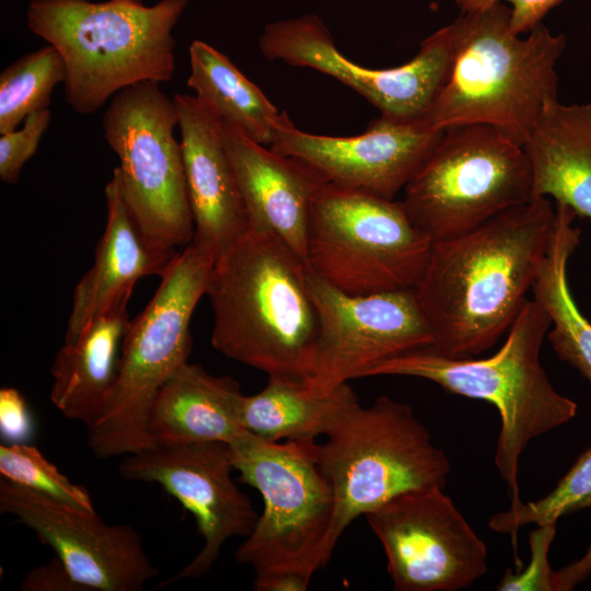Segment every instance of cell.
<instances>
[{"mask_svg": "<svg viewBox=\"0 0 591 591\" xmlns=\"http://www.w3.org/2000/svg\"><path fill=\"white\" fill-rule=\"evenodd\" d=\"M556 209L549 198L511 207L459 236L432 242L413 289L434 344L475 357L509 331L543 264Z\"/></svg>", "mask_w": 591, "mask_h": 591, "instance_id": "6da1fadb", "label": "cell"}, {"mask_svg": "<svg viewBox=\"0 0 591 591\" xmlns=\"http://www.w3.org/2000/svg\"><path fill=\"white\" fill-rule=\"evenodd\" d=\"M306 269L279 236L248 229L209 277L212 347L268 376L305 382L318 337Z\"/></svg>", "mask_w": 591, "mask_h": 591, "instance_id": "7a4b0ae2", "label": "cell"}, {"mask_svg": "<svg viewBox=\"0 0 591 591\" xmlns=\"http://www.w3.org/2000/svg\"><path fill=\"white\" fill-rule=\"evenodd\" d=\"M451 69L422 120L433 129L493 126L523 146L545 109L558 101L556 62L566 38L543 23L511 27V8L497 2L450 23Z\"/></svg>", "mask_w": 591, "mask_h": 591, "instance_id": "3957f363", "label": "cell"}, {"mask_svg": "<svg viewBox=\"0 0 591 591\" xmlns=\"http://www.w3.org/2000/svg\"><path fill=\"white\" fill-rule=\"evenodd\" d=\"M188 0H32L28 28L54 46L65 65V97L80 115L101 108L142 81L172 80V31Z\"/></svg>", "mask_w": 591, "mask_h": 591, "instance_id": "277c9868", "label": "cell"}, {"mask_svg": "<svg viewBox=\"0 0 591 591\" xmlns=\"http://www.w3.org/2000/svg\"><path fill=\"white\" fill-rule=\"evenodd\" d=\"M551 320L528 300L493 356L454 358L432 348L406 352L375 367L369 376L406 375L429 380L447 392L493 404L500 417L495 464L507 484L511 507H519V460L534 438L570 421L577 404L547 378L540 351Z\"/></svg>", "mask_w": 591, "mask_h": 591, "instance_id": "5b68a950", "label": "cell"}, {"mask_svg": "<svg viewBox=\"0 0 591 591\" xmlns=\"http://www.w3.org/2000/svg\"><path fill=\"white\" fill-rule=\"evenodd\" d=\"M316 444V462L334 498L322 567L331 560L344 531L360 515L414 489L444 488L447 454L431 440L412 407L382 395L369 407H345Z\"/></svg>", "mask_w": 591, "mask_h": 591, "instance_id": "8992f818", "label": "cell"}, {"mask_svg": "<svg viewBox=\"0 0 591 591\" xmlns=\"http://www.w3.org/2000/svg\"><path fill=\"white\" fill-rule=\"evenodd\" d=\"M215 258L189 243L176 254L161 282L126 331L114 386L88 426L97 459L129 455L154 445L148 427L151 405L164 383L186 362L193 312L206 294Z\"/></svg>", "mask_w": 591, "mask_h": 591, "instance_id": "52a82bcc", "label": "cell"}, {"mask_svg": "<svg viewBox=\"0 0 591 591\" xmlns=\"http://www.w3.org/2000/svg\"><path fill=\"white\" fill-rule=\"evenodd\" d=\"M315 440L271 442L246 431L231 445L240 479L262 495L264 510L235 553L258 579L297 572L312 579L334 510L316 462Z\"/></svg>", "mask_w": 591, "mask_h": 591, "instance_id": "ba28073f", "label": "cell"}, {"mask_svg": "<svg viewBox=\"0 0 591 591\" xmlns=\"http://www.w3.org/2000/svg\"><path fill=\"white\" fill-rule=\"evenodd\" d=\"M403 190L409 220L432 242L534 199L523 146L482 124L444 129Z\"/></svg>", "mask_w": 591, "mask_h": 591, "instance_id": "9c48e42d", "label": "cell"}, {"mask_svg": "<svg viewBox=\"0 0 591 591\" xmlns=\"http://www.w3.org/2000/svg\"><path fill=\"white\" fill-rule=\"evenodd\" d=\"M431 244L402 201L325 183L312 206L305 264L351 296L412 290Z\"/></svg>", "mask_w": 591, "mask_h": 591, "instance_id": "30bf717a", "label": "cell"}, {"mask_svg": "<svg viewBox=\"0 0 591 591\" xmlns=\"http://www.w3.org/2000/svg\"><path fill=\"white\" fill-rule=\"evenodd\" d=\"M177 120L174 100L155 81L120 90L102 119L132 219L151 244L175 251L194 236Z\"/></svg>", "mask_w": 591, "mask_h": 591, "instance_id": "8fae6325", "label": "cell"}, {"mask_svg": "<svg viewBox=\"0 0 591 591\" xmlns=\"http://www.w3.org/2000/svg\"><path fill=\"white\" fill-rule=\"evenodd\" d=\"M449 25L426 37L412 60L387 69L367 68L349 60L315 14L267 24L258 44L268 60L315 69L359 93L381 116L414 121L427 115L448 79L453 57Z\"/></svg>", "mask_w": 591, "mask_h": 591, "instance_id": "7c38bea8", "label": "cell"}, {"mask_svg": "<svg viewBox=\"0 0 591 591\" xmlns=\"http://www.w3.org/2000/svg\"><path fill=\"white\" fill-rule=\"evenodd\" d=\"M306 280L318 315L311 374L314 392L328 393L349 380L369 376L381 363L434 344L414 290L351 296L309 267Z\"/></svg>", "mask_w": 591, "mask_h": 591, "instance_id": "4fadbf2b", "label": "cell"}, {"mask_svg": "<svg viewBox=\"0 0 591 591\" xmlns=\"http://www.w3.org/2000/svg\"><path fill=\"white\" fill-rule=\"evenodd\" d=\"M444 488L399 494L364 517L397 591H456L487 571V548Z\"/></svg>", "mask_w": 591, "mask_h": 591, "instance_id": "5bb4252c", "label": "cell"}, {"mask_svg": "<svg viewBox=\"0 0 591 591\" xmlns=\"http://www.w3.org/2000/svg\"><path fill=\"white\" fill-rule=\"evenodd\" d=\"M233 470L231 445L220 441L157 443L121 461L125 479L158 484L192 512L204 540L200 552L165 583L201 578L228 540L253 531L258 514L233 482Z\"/></svg>", "mask_w": 591, "mask_h": 591, "instance_id": "9a60e30c", "label": "cell"}, {"mask_svg": "<svg viewBox=\"0 0 591 591\" xmlns=\"http://www.w3.org/2000/svg\"><path fill=\"white\" fill-rule=\"evenodd\" d=\"M0 511L14 515L51 547L85 591H140L158 575L140 536L127 524H107L95 512L63 505L8 479Z\"/></svg>", "mask_w": 591, "mask_h": 591, "instance_id": "2e32d148", "label": "cell"}, {"mask_svg": "<svg viewBox=\"0 0 591 591\" xmlns=\"http://www.w3.org/2000/svg\"><path fill=\"white\" fill-rule=\"evenodd\" d=\"M442 132L422 119L401 121L380 115L356 136L315 135L296 127L282 112L269 148L305 163L328 184L394 199Z\"/></svg>", "mask_w": 591, "mask_h": 591, "instance_id": "e0dca14e", "label": "cell"}, {"mask_svg": "<svg viewBox=\"0 0 591 591\" xmlns=\"http://www.w3.org/2000/svg\"><path fill=\"white\" fill-rule=\"evenodd\" d=\"M186 186L194 221L192 243L215 260L248 230L220 119L195 95L175 94Z\"/></svg>", "mask_w": 591, "mask_h": 591, "instance_id": "ac0fdd59", "label": "cell"}, {"mask_svg": "<svg viewBox=\"0 0 591 591\" xmlns=\"http://www.w3.org/2000/svg\"><path fill=\"white\" fill-rule=\"evenodd\" d=\"M220 127L248 229L276 234L305 262L313 201L327 182L305 163L253 141L232 125L220 120Z\"/></svg>", "mask_w": 591, "mask_h": 591, "instance_id": "d6986e66", "label": "cell"}, {"mask_svg": "<svg viewBox=\"0 0 591 591\" xmlns=\"http://www.w3.org/2000/svg\"><path fill=\"white\" fill-rule=\"evenodd\" d=\"M105 198V230L92 267L74 288L66 328L67 344L76 341L96 317L130 297L140 278L161 277L177 254L175 250L154 246L142 234L124 200L117 167L106 184Z\"/></svg>", "mask_w": 591, "mask_h": 591, "instance_id": "ffe728a7", "label": "cell"}, {"mask_svg": "<svg viewBox=\"0 0 591 591\" xmlns=\"http://www.w3.org/2000/svg\"><path fill=\"white\" fill-rule=\"evenodd\" d=\"M243 394L230 376L197 363L183 364L160 389L149 413L154 444L220 441L232 444L246 430L240 421Z\"/></svg>", "mask_w": 591, "mask_h": 591, "instance_id": "44dd1931", "label": "cell"}, {"mask_svg": "<svg viewBox=\"0 0 591 591\" xmlns=\"http://www.w3.org/2000/svg\"><path fill=\"white\" fill-rule=\"evenodd\" d=\"M533 197L555 199L591 220V103L548 106L523 143Z\"/></svg>", "mask_w": 591, "mask_h": 591, "instance_id": "7402d4cb", "label": "cell"}, {"mask_svg": "<svg viewBox=\"0 0 591 591\" xmlns=\"http://www.w3.org/2000/svg\"><path fill=\"white\" fill-rule=\"evenodd\" d=\"M126 297L96 317L56 354L50 401L68 419L91 425L114 386L121 345L129 325Z\"/></svg>", "mask_w": 591, "mask_h": 591, "instance_id": "603a6c76", "label": "cell"}, {"mask_svg": "<svg viewBox=\"0 0 591 591\" xmlns=\"http://www.w3.org/2000/svg\"><path fill=\"white\" fill-rule=\"evenodd\" d=\"M358 397L345 383L328 393L312 391L304 381L268 376L258 393L242 396V427L267 441L315 440L326 436L340 412Z\"/></svg>", "mask_w": 591, "mask_h": 591, "instance_id": "cb8c5ba5", "label": "cell"}, {"mask_svg": "<svg viewBox=\"0 0 591 591\" xmlns=\"http://www.w3.org/2000/svg\"><path fill=\"white\" fill-rule=\"evenodd\" d=\"M551 242L533 283V300L547 313L552 329L547 337L556 355L568 362L591 386V322L579 310L570 292L567 264L580 242L573 227L576 212L556 204Z\"/></svg>", "mask_w": 591, "mask_h": 591, "instance_id": "d4e9b609", "label": "cell"}, {"mask_svg": "<svg viewBox=\"0 0 591 591\" xmlns=\"http://www.w3.org/2000/svg\"><path fill=\"white\" fill-rule=\"evenodd\" d=\"M187 86L221 121L253 141L270 147L282 116L263 91L225 56L206 42L189 46Z\"/></svg>", "mask_w": 591, "mask_h": 591, "instance_id": "484cf974", "label": "cell"}, {"mask_svg": "<svg viewBox=\"0 0 591 591\" xmlns=\"http://www.w3.org/2000/svg\"><path fill=\"white\" fill-rule=\"evenodd\" d=\"M65 65L51 45L19 57L0 73V135L15 130L32 113L48 108Z\"/></svg>", "mask_w": 591, "mask_h": 591, "instance_id": "4316f807", "label": "cell"}, {"mask_svg": "<svg viewBox=\"0 0 591 591\" xmlns=\"http://www.w3.org/2000/svg\"><path fill=\"white\" fill-rule=\"evenodd\" d=\"M583 508H591V447L545 497L496 513L488 525L496 532L509 534L514 545L517 533L523 525L553 524L560 517Z\"/></svg>", "mask_w": 591, "mask_h": 591, "instance_id": "83f0119b", "label": "cell"}, {"mask_svg": "<svg viewBox=\"0 0 591 591\" xmlns=\"http://www.w3.org/2000/svg\"><path fill=\"white\" fill-rule=\"evenodd\" d=\"M2 478L72 508L95 512L86 488L72 483L39 450L25 443L0 445Z\"/></svg>", "mask_w": 591, "mask_h": 591, "instance_id": "f1b7e54d", "label": "cell"}, {"mask_svg": "<svg viewBox=\"0 0 591 591\" xmlns=\"http://www.w3.org/2000/svg\"><path fill=\"white\" fill-rule=\"evenodd\" d=\"M556 523L536 525L529 536L530 560L522 569L506 570L497 586L499 591H558L557 571L548 560V551L555 537Z\"/></svg>", "mask_w": 591, "mask_h": 591, "instance_id": "f546056e", "label": "cell"}, {"mask_svg": "<svg viewBox=\"0 0 591 591\" xmlns=\"http://www.w3.org/2000/svg\"><path fill=\"white\" fill-rule=\"evenodd\" d=\"M51 119L49 108L30 114L20 129L0 135V178L15 184L23 165L36 153Z\"/></svg>", "mask_w": 591, "mask_h": 591, "instance_id": "4dcf8cb0", "label": "cell"}, {"mask_svg": "<svg viewBox=\"0 0 591 591\" xmlns=\"http://www.w3.org/2000/svg\"><path fill=\"white\" fill-rule=\"evenodd\" d=\"M461 12H473L497 2L511 8V27L517 34H525L542 23L545 15L564 0H454Z\"/></svg>", "mask_w": 591, "mask_h": 591, "instance_id": "1f68e13d", "label": "cell"}, {"mask_svg": "<svg viewBox=\"0 0 591 591\" xmlns=\"http://www.w3.org/2000/svg\"><path fill=\"white\" fill-rule=\"evenodd\" d=\"M0 431L11 443H24L33 433L26 402L13 387H3L0 391Z\"/></svg>", "mask_w": 591, "mask_h": 591, "instance_id": "d6a6232c", "label": "cell"}, {"mask_svg": "<svg viewBox=\"0 0 591 591\" xmlns=\"http://www.w3.org/2000/svg\"><path fill=\"white\" fill-rule=\"evenodd\" d=\"M22 591H85L58 558L32 569L21 583Z\"/></svg>", "mask_w": 591, "mask_h": 591, "instance_id": "836d02e7", "label": "cell"}, {"mask_svg": "<svg viewBox=\"0 0 591 591\" xmlns=\"http://www.w3.org/2000/svg\"><path fill=\"white\" fill-rule=\"evenodd\" d=\"M591 572V543L584 555L557 571L558 591L572 590L573 587L587 579Z\"/></svg>", "mask_w": 591, "mask_h": 591, "instance_id": "e575fe53", "label": "cell"}]
</instances>
